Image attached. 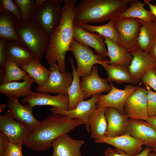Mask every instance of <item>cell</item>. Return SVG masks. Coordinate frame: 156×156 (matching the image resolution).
I'll return each instance as SVG.
<instances>
[{"label": "cell", "instance_id": "7c38bea8", "mask_svg": "<svg viewBox=\"0 0 156 156\" xmlns=\"http://www.w3.org/2000/svg\"><path fill=\"white\" fill-rule=\"evenodd\" d=\"M101 93L92 96L88 100H80L76 107L70 110H66L52 107L50 111L52 114H58L68 116L74 119H79L84 123L87 131L90 133L89 124V117L93 111L96 108V104L98 97Z\"/></svg>", "mask_w": 156, "mask_h": 156}, {"label": "cell", "instance_id": "f6af8a7d", "mask_svg": "<svg viewBox=\"0 0 156 156\" xmlns=\"http://www.w3.org/2000/svg\"><path fill=\"white\" fill-rule=\"evenodd\" d=\"M47 1V0H36L34 5V12L42 6Z\"/></svg>", "mask_w": 156, "mask_h": 156}, {"label": "cell", "instance_id": "44dd1931", "mask_svg": "<svg viewBox=\"0 0 156 156\" xmlns=\"http://www.w3.org/2000/svg\"><path fill=\"white\" fill-rule=\"evenodd\" d=\"M105 116L107 123L106 137H113L125 134L129 118L115 108L106 107Z\"/></svg>", "mask_w": 156, "mask_h": 156}, {"label": "cell", "instance_id": "c3c4849f", "mask_svg": "<svg viewBox=\"0 0 156 156\" xmlns=\"http://www.w3.org/2000/svg\"><path fill=\"white\" fill-rule=\"evenodd\" d=\"M148 156H155V155L153 152L151 151L148 153Z\"/></svg>", "mask_w": 156, "mask_h": 156}, {"label": "cell", "instance_id": "d6a6232c", "mask_svg": "<svg viewBox=\"0 0 156 156\" xmlns=\"http://www.w3.org/2000/svg\"><path fill=\"white\" fill-rule=\"evenodd\" d=\"M20 67L11 59L6 56L4 76L1 84L23 80L27 73Z\"/></svg>", "mask_w": 156, "mask_h": 156}, {"label": "cell", "instance_id": "d4e9b609", "mask_svg": "<svg viewBox=\"0 0 156 156\" xmlns=\"http://www.w3.org/2000/svg\"><path fill=\"white\" fill-rule=\"evenodd\" d=\"M105 107L96 108L92 113L89 119L91 138L95 139L106 135L107 123L105 116Z\"/></svg>", "mask_w": 156, "mask_h": 156}, {"label": "cell", "instance_id": "1f68e13d", "mask_svg": "<svg viewBox=\"0 0 156 156\" xmlns=\"http://www.w3.org/2000/svg\"><path fill=\"white\" fill-rule=\"evenodd\" d=\"M79 25L89 32H96L104 37L109 38L122 47L121 40L116 29L114 21L113 19L109 20L106 24L101 25H93L88 24Z\"/></svg>", "mask_w": 156, "mask_h": 156}, {"label": "cell", "instance_id": "f546056e", "mask_svg": "<svg viewBox=\"0 0 156 156\" xmlns=\"http://www.w3.org/2000/svg\"><path fill=\"white\" fill-rule=\"evenodd\" d=\"M146 4L140 1L134 0L130 3L128 7L119 16L120 18H133L144 21H154L156 18L150 10L144 8Z\"/></svg>", "mask_w": 156, "mask_h": 156}, {"label": "cell", "instance_id": "d6986e66", "mask_svg": "<svg viewBox=\"0 0 156 156\" xmlns=\"http://www.w3.org/2000/svg\"><path fill=\"white\" fill-rule=\"evenodd\" d=\"M133 56L131 62L128 67L135 83H138L142 76L149 69L156 66V61L148 53L138 47L130 53Z\"/></svg>", "mask_w": 156, "mask_h": 156}, {"label": "cell", "instance_id": "9a60e30c", "mask_svg": "<svg viewBox=\"0 0 156 156\" xmlns=\"http://www.w3.org/2000/svg\"><path fill=\"white\" fill-rule=\"evenodd\" d=\"M125 134L143 141L146 146H156V130L146 121L129 118Z\"/></svg>", "mask_w": 156, "mask_h": 156}, {"label": "cell", "instance_id": "836d02e7", "mask_svg": "<svg viewBox=\"0 0 156 156\" xmlns=\"http://www.w3.org/2000/svg\"><path fill=\"white\" fill-rule=\"evenodd\" d=\"M14 3L19 8L24 21L32 18L34 13L35 0H14Z\"/></svg>", "mask_w": 156, "mask_h": 156}, {"label": "cell", "instance_id": "f35d334b", "mask_svg": "<svg viewBox=\"0 0 156 156\" xmlns=\"http://www.w3.org/2000/svg\"><path fill=\"white\" fill-rule=\"evenodd\" d=\"M22 145L8 142L5 150L4 156H23L22 152Z\"/></svg>", "mask_w": 156, "mask_h": 156}, {"label": "cell", "instance_id": "6da1fadb", "mask_svg": "<svg viewBox=\"0 0 156 156\" xmlns=\"http://www.w3.org/2000/svg\"><path fill=\"white\" fill-rule=\"evenodd\" d=\"M61 1L64 4L62 8L61 18L49 37L45 58L49 65L57 62L60 70L64 72L66 69V55L70 51V46L74 40V8L77 0Z\"/></svg>", "mask_w": 156, "mask_h": 156}, {"label": "cell", "instance_id": "ee69618b", "mask_svg": "<svg viewBox=\"0 0 156 156\" xmlns=\"http://www.w3.org/2000/svg\"><path fill=\"white\" fill-rule=\"evenodd\" d=\"M146 121L156 130V116H149Z\"/></svg>", "mask_w": 156, "mask_h": 156}, {"label": "cell", "instance_id": "30bf717a", "mask_svg": "<svg viewBox=\"0 0 156 156\" xmlns=\"http://www.w3.org/2000/svg\"><path fill=\"white\" fill-rule=\"evenodd\" d=\"M146 87H140L128 97L124 107V114L129 118L146 121L148 115Z\"/></svg>", "mask_w": 156, "mask_h": 156}, {"label": "cell", "instance_id": "7dc6e473", "mask_svg": "<svg viewBox=\"0 0 156 156\" xmlns=\"http://www.w3.org/2000/svg\"><path fill=\"white\" fill-rule=\"evenodd\" d=\"M7 106V105L1 104H0V113L2 112L4 110L6 107Z\"/></svg>", "mask_w": 156, "mask_h": 156}, {"label": "cell", "instance_id": "60d3db41", "mask_svg": "<svg viewBox=\"0 0 156 156\" xmlns=\"http://www.w3.org/2000/svg\"><path fill=\"white\" fill-rule=\"evenodd\" d=\"M118 152L122 154L124 156H148V153L152 151V148L146 146L139 154L133 156L127 154L124 151L120 149L116 148Z\"/></svg>", "mask_w": 156, "mask_h": 156}, {"label": "cell", "instance_id": "484cf974", "mask_svg": "<svg viewBox=\"0 0 156 156\" xmlns=\"http://www.w3.org/2000/svg\"><path fill=\"white\" fill-rule=\"evenodd\" d=\"M6 53L7 57L20 66L27 64L35 58L28 49L18 43L10 41L7 40Z\"/></svg>", "mask_w": 156, "mask_h": 156}, {"label": "cell", "instance_id": "4fadbf2b", "mask_svg": "<svg viewBox=\"0 0 156 156\" xmlns=\"http://www.w3.org/2000/svg\"><path fill=\"white\" fill-rule=\"evenodd\" d=\"M73 30L74 40L83 45L92 48L103 60H106L107 49L103 36L89 32L77 25L74 24Z\"/></svg>", "mask_w": 156, "mask_h": 156}, {"label": "cell", "instance_id": "b9f144b4", "mask_svg": "<svg viewBox=\"0 0 156 156\" xmlns=\"http://www.w3.org/2000/svg\"><path fill=\"white\" fill-rule=\"evenodd\" d=\"M103 156H124L118 152L116 149L111 148H107L104 151Z\"/></svg>", "mask_w": 156, "mask_h": 156}, {"label": "cell", "instance_id": "ba28073f", "mask_svg": "<svg viewBox=\"0 0 156 156\" xmlns=\"http://www.w3.org/2000/svg\"><path fill=\"white\" fill-rule=\"evenodd\" d=\"M50 74L45 84L42 87L36 86V90L40 92L67 95V91L73 79L72 73L65 71L62 72L57 62L50 64Z\"/></svg>", "mask_w": 156, "mask_h": 156}, {"label": "cell", "instance_id": "f907efd6", "mask_svg": "<svg viewBox=\"0 0 156 156\" xmlns=\"http://www.w3.org/2000/svg\"><path fill=\"white\" fill-rule=\"evenodd\" d=\"M153 22L156 27V18L154 21H153Z\"/></svg>", "mask_w": 156, "mask_h": 156}, {"label": "cell", "instance_id": "d590c367", "mask_svg": "<svg viewBox=\"0 0 156 156\" xmlns=\"http://www.w3.org/2000/svg\"><path fill=\"white\" fill-rule=\"evenodd\" d=\"M142 83L156 92V66L148 70L141 77Z\"/></svg>", "mask_w": 156, "mask_h": 156}, {"label": "cell", "instance_id": "7bdbcfd3", "mask_svg": "<svg viewBox=\"0 0 156 156\" xmlns=\"http://www.w3.org/2000/svg\"><path fill=\"white\" fill-rule=\"evenodd\" d=\"M148 53L156 61V41L151 47Z\"/></svg>", "mask_w": 156, "mask_h": 156}, {"label": "cell", "instance_id": "74e56055", "mask_svg": "<svg viewBox=\"0 0 156 156\" xmlns=\"http://www.w3.org/2000/svg\"><path fill=\"white\" fill-rule=\"evenodd\" d=\"M7 40L0 38V82L2 83L4 75L6 60V49Z\"/></svg>", "mask_w": 156, "mask_h": 156}, {"label": "cell", "instance_id": "5b68a950", "mask_svg": "<svg viewBox=\"0 0 156 156\" xmlns=\"http://www.w3.org/2000/svg\"><path fill=\"white\" fill-rule=\"evenodd\" d=\"M61 0H47L33 13L32 18L49 37L60 21Z\"/></svg>", "mask_w": 156, "mask_h": 156}, {"label": "cell", "instance_id": "681fc988", "mask_svg": "<svg viewBox=\"0 0 156 156\" xmlns=\"http://www.w3.org/2000/svg\"><path fill=\"white\" fill-rule=\"evenodd\" d=\"M152 151L154 153L156 156V146L152 148Z\"/></svg>", "mask_w": 156, "mask_h": 156}, {"label": "cell", "instance_id": "52a82bcc", "mask_svg": "<svg viewBox=\"0 0 156 156\" xmlns=\"http://www.w3.org/2000/svg\"><path fill=\"white\" fill-rule=\"evenodd\" d=\"M113 20L122 47L129 53L137 49L139 47L138 39L141 26V20L119 17Z\"/></svg>", "mask_w": 156, "mask_h": 156}, {"label": "cell", "instance_id": "ffe728a7", "mask_svg": "<svg viewBox=\"0 0 156 156\" xmlns=\"http://www.w3.org/2000/svg\"><path fill=\"white\" fill-rule=\"evenodd\" d=\"M85 143L84 140L72 138L68 134L63 135L52 143L53 151L51 156H82L80 149Z\"/></svg>", "mask_w": 156, "mask_h": 156}, {"label": "cell", "instance_id": "816d5d0a", "mask_svg": "<svg viewBox=\"0 0 156 156\" xmlns=\"http://www.w3.org/2000/svg\"><path fill=\"white\" fill-rule=\"evenodd\" d=\"M154 5L156 6V3L153 4Z\"/></svg>", "mask_w": 156, "mask_h": 156}, {"label": "cell", "instance_id": "8fae6325", "mask_svg": "<svg viewBox=\"0 0 156 156\" xmlns=\"http://www.w3.org/2000/svg\"><path fill=\"white\" fill-rule=\"evenodd\" d=\"M0 130L10 142L23 144L33 131L24 123L15 120L8 110L4 115L0 116Z\"/></svg>", "mask_w": 156, "mask_h": 156}, {"label": "cell", "instance_id": "603a6c76", "mask_svg": "<svg viewBox=\"0 0 156 156\" xmlns=\"http://www.w3.org/2000/svg\"><path fill=\"white\" fill-rule=\"evenodd\" d=\"M21 82L14 81L1 84L0 93L8 98L16 97L18 98L29 95L32 92L31 88L34 82L33 79L27 74Z\"/></svg>", "mask_w": 156, "mask_h": 156}, {"label": "cell", "instance_id": "277c9868", "mask_svg": "<svg viewBox=\"0 0 156 156\" xmlns=\"http://www.w3.org/2000/svg\"><path fill=\"white\" fill-rule=\"evenodd\" d=\"M14 28L25 47L40 61L48 46L49 36L32 18L27 21H16Z\"/></svg>", "mask_w": 156, "mask_h": 156}, {"label": "cell", "instance_id": "ab89813d", "mask_svg": "<svg viewBox=\"0 0 156 156\" xmlns=\"http://www.w3.org/2000/svg\"><path fill=\"white\" fill-rule=\"evenodd\" d=\"M9 141L7 136L2 132H0V156H4L7 144Z\"/></svg>", "mask_w": 156, "mask_h": 156}, {"label": "cell", "instance_id": "7402d4cb", "mask_svg": "<svg viewBox=\"0 0 156 156\" xmlns=\"http://www.w3.org/2000/svg\"><path fill=\"white\" fill-rule=\"evenodd\" d=\"M104 42L107 47V55L110 59V65L128 67L133 59L131 53L109 38L104 37Z\"/></svg>", "mask_w": 156, "mask_h": 156}, {"label": "cell", "instance_id": "cb8c5ba5", "mask_svg": "<svg viewBox=\"0 0 156 156\" xmlns=\"http://www.w3.org/2000/svg\"><path fill=\"white\" fill-rule=\"evenodd\" d=\"M0 12V38L16 42L25 47L15 29L16 18L10 12Z\"/></svg>", "mask_w": 156, "mask_h": 156}, {"label": "cell", "instance_id": "e0dca14e", "mask_svg": "<svg viewBox=\"0 0 156 156\" xmlns=\"http://www.w3.org/2000/svg\"><path fill=\"white\" fill-rule=\"evenodd\" d=\"M98 71V66L95 64L90 75L81 77L80 84L83 93L84 99L102 92H109L111 90L110 85L108 83L106 79L100 77Z\"/></svg>", "mask_w": 156, "mask_h": 156}, {"label": "cell", "instance_id": "ac0fdd59", "mask_svg": "<svg viewBox=\"0 0 156 156\" xmlns=\"http://www.w3.org/2000/svg\"><path fill=\"white\" fill-rule=\"evenodd\" d=\"M7 105L12 117L27 125L33 131L39 125L40 122L34 116L33 107L29 104L22 105L19 102L18 98L13 97L8 98Z\"/></svg>", "mask_w": 156, "mask_h": 156}, {"label": "cell", "instance_id": "8992f818", "mask_svg": "<svg viewBox=\"0 0 156 156\" xmlns=\"http://www.w3.org/2000/svg\"><path fill=\"white\" fill-rule=\"evenodd\" d=\"M70 51L76 60L77 70L80 77L90 75L95 64L102 65L110 64L109 60H103L89 47L83 45L75 40L71 45Z\"/></svg>", "mask_w": 156, "mask_h": 156}, {"label": "cell", "instance_id": "5bb4252c", "mask_svg": "<svg viewBox=\"0 0 156 156\" xmlns=\"http://www.w3.org/2000/svg\"><path fill=\"white\" fill-rule=\"evenodd\" d=\"M21 101L23 104L28 103L33 108L37 105H50L66 110H68L69 104L68 95L59 93L53 96L46 92L33 91Z\"/></svg>", "mask_w": 156, "mask_h": 156}, {"label": "cell", "instance_id": "3957f363", "mask_svg": "<svg viewBox=\"0 0 156 156\" xmlns=\"http://www.w3.org/2000/svg\"><path fill=\"white\" fill-rule=\"evenodd\" d=\"M134 0H82L74 8V24L103 23L118 18Z\"/></svg>", "mask_w": 156, "mask_h": 156}, {"label": "cell", "instance_id": "7a4b0ae2", "mask_svg": "<svg viewBox=\"0 0 156 156\" xmlns=\"http://www.w3.org/2000/svg\"><path fill=\"white\" fill-rule=\"evenodd\" d=\"M84 124L83 121L79 119L52 114L40 122L38 126L32 131L24 144L32 151H45L51 147L52 143L57 138Z\"/></svg>", "mask_w": 156, "mask_h": 156}, {"label": "cell", "instance_id": "2e32d148", "mask_svg": "<svg viewBox=\"0 0 156 156\" xmlns=\"http://www.w3.org/2000/svg\"><path fill=\"white\" fill-rule=\"evenodd\" d=\"M96 143H104L122 150L127 154L133 156L140 153L143 150L144 142L128 134L103 138L94 140Z\"/></svg>", "mask_w": 156, "mask_h": 156}, {"label": "cell", "instance_id": "bcb514c9", "mask_svg": "<svg viewBox=\"0 0 156 156\" xmlns=\"http://www.w3.org/2000/svg\"><path fill=\"white\" fill-rule=\"evenodd\" d=\"M150 0H144V1L149 6L150 10L151 11L155 17L156 18V6L153 5L149 2Z\"/></svg>", "mask_w": 156, "mask_h": 156}, {"label": "cell", "instance_id": "e575fe53", "mask_svg": "<svg viewBox=\"0 0 156 156\" xmlns=\"http://www.w3.org/2000/svg\"><path fill=\"white\" fill-rule=\"evenodd\" d=\"M0 12L5 11L12 13L16 18L17 22L23 21L19 8L12 0H0Z\"/></svg>", "mask_w": 156, "mask_h": 156}, {"label": "cell", "instance_id": "4dcf8cb0", "mask_svg": "<svg viewBox=\"0 0 156 156\" xmlns=\"http://www.w3.org/2000/svg\"><path fill=\"white\" fill-rule=\"evenodd\" d=\"M102 66L107 73L108 76L106 79L108 83L114 81L119 84L123 83L135 84L128 67L109 64Z\"/></svg>", "mask_w": 156, "mask_h": 156}, {"label": "cell", "instance_id": "f1b7e54d", "mask_svg": "<svg viewBox=\"0 0 156 156\" xmlns=\"http://www.w3.org/2000/svg\"><path fill=\"white\" fill-rule=\"evenodd\" d=\"M141 21V26L138 39V45L143 51L148 53L156 41V27L153 21Z\"/></svg>", "mask_w": 156, "mask_h": 156}, {"label": "cell", "instance_id": "83f0119b", "mask_svg": "<svg viewBox=\"0 0 156 156\" xmlns=\"http://www.w3.org/2000/svg\"><path fill=\"white\" fill-rule=\"evenodd\" d=\"M69 60L73 75L72 82L67 91L69 100L68 110H70L74 109L80 100H84V96L80 84V77L75 67L74 60L71 57Z\"/></svg>", "mask_w": 156, "mask_h": 156}, {"label": "cell", "instance_id": "4316f807", "mask_svg": "<svg viewBox=\"0 0 156 156\" xmlns=\"http://www.w3.org/2000/svg\"><path fill=\"white\" fill-rule=\"evenodd\" d=\"M20 67L27 72L38 87L45 84L50 75L49 69L43 66L40 60L35 58L27 64Z\"/></svg>", "mask_w": 156, "mask_h": 156}, {"label": "cell", "instance_id": "9c48e42d", "mask_svg": "<svg viewBox=\"0 0 156 156\" xmlns=\"http://www.w3.org/2000/svg\"><path fill=\"white\" fill-rule=\"evenodd\" d=\"M141 82L138 85H126L123 89L115 87L112 82L109 83L111 89L109 93L105 95L101 94L97 99L96 108L110 107L116 109L120 113L124 114V105L127 98L135 90L140 87Z\"/></svg>", "mask_w": 156, "mask_h": 156}, {"label": "cell", "instance_id": "8d00e7d4", "mask_svg": "<svg viewBox=\"0 0 156 156\" xmlns=\"http://www.w3.org/2000/svg\"><path fill=\"white\" fill-rule=\"evenodd\" d=\"M147 91V97L148 115L156 116V92L153 91L147 85L145 86Z\"/></svg>", "mask_w": 156, "mask_h": 156}]
</instances>
